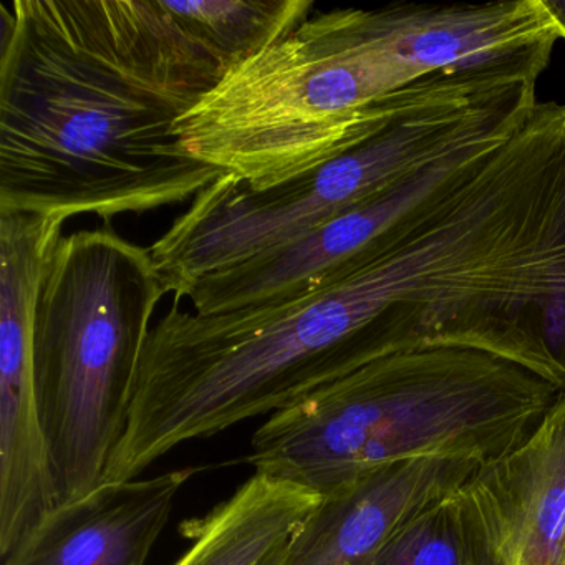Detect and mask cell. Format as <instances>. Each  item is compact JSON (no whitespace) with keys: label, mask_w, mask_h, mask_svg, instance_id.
I'll return each mask as SVG.
<instances>
[{"label":"cell","mask_w":565,"mask_h":565,"mask_svg":"<svg viewBox=\"0 0 565 565\" xmlns=\"http://www.w3.org/2000/svg\"><path fill=\"white\" fill-rule=\"evenodd\" d=\"M0 18V211L111 221L223 177L177 125L226 71L161 0H12Z\"/></svg>","instance_id":"cell-1"},{"label":"cell","mask_w":565,"mask_h":565,"mask_svg":"<svg viewBox=\"0 0 565 565\" xmlns=\"http://www.w3.org/2000/svg\"><path fill=\"white\" fill-rule=\"evenodd\" d=\"M561 395L479 350L395 353L270 415L244 461L320 495L413 459L486 465L524 443Z\"/></svg>","instance_id":"cell-2"},{"label":"cell","mask_w":565,"mask_h":565,"mask_svg":"<svg viewBox=\"0 0 565 565\" xmlns=\"http://www.w3.org/2000/svg\"><path fill=\"white\" fill-rule=\"evenodd\" d=\"M537 107L535 85L501 72L438 74L409 85L395 117L340 157L254 190L223 174L150 247L178 300L204 277L296 243L337 214L471 145L505 140Z\"/></svg>","instance_id":"cell-3"},{"label":"cell","mask_w":565,"mask_h":565,"mask_svg":"<svg viewBox=\"0 0 565 565\" xmlns=\"http://www.w3.org/2000/svg\"><path fill=\"white\" fill-rule=\"evenodd\" d=\"M168 290L150 249L111 230L62 237L45 270L34 376L55 502L97 488L124 438L154 310Z\"/></svg>","instance_id":"cell-4"},{"label":"cell","mask_w":565,"mask_h":565,"mask_svg":"<svg viewBox=\"0 0 565 565\" xmlns=\"http://www.w3.org/2000/svg\"><path fill=\"white\" fill-rule=\"evenodd\" d=\"M505 140L471 145L443 158L337 214L296 243L204 277L188 299L200 316H220L287 302L333 286L350 276L399 221L455 184Z\"/></svg>","instance_id":"cell-5"},{"label":"cell","mask_w":565,"mask_h":565,"mask_svg":"<svg viewBox=\"0 0 565 565\" xmlns=\"http://www.w3.org/2000/svg\"><path fill=\"white\" fill-rule=\"evenodd\" d=\"M359 14L369 41L406 85L472 72L539 78L561 39L542 0L390 4Z\"/></svg>","instance_id":"cell-6"},{"label":"cell","mask_w":565,"mask_h":565,"mask_svg":"<svg viewBox=\"0 0 565 565\" xmlns=\"http://www.w3.org/2000/svg\"><path fill=\"white\" fill-rule=\"evenodd\" d=\"M461 492L495 565H565V393Z\"/></svg>","instance_id":"cell-7"},{"label":"cell","mask_w":565,"mask_h":565,"mask_svg":"<svg viewBox=\"0 0 565 565\" xmlns=\"http://www.w3.org/2000/svg\"><path fill=\"white\" fill-rule=\"evenodd\" d=\"M200 471L100 482L55 505L4 555V565H147L181 489Z\"/></svg>","instance_id":"cell-8"},{"label":"cell","mask_w":565,"mask_h":565,"mask_svg":"<svg viewBox=\"0 0 565 565\" xmlns=\"http://www.w3.org/2000/svg\"><path fill=\"white\" fill-rule=\"evenodd\" d=\"M479 466L459 459H413L322 495L280 565H370L406 521L459 491Z\"/></svg>","instance_id":"cell-9"},{"label":"cell","mask_w":565,"mask_h":565,"mask_svg":"<svg viewBox=\"0 0 565 565\" xmlns=\"http://www.w3.org/2000/svg\"><path fill=\"white\" fill-rule=\"evenodd\" d=\"M320 501L312 489L254 472L204 518L184 522L193 544L173 565H280Z\"/></svg>","instance_id":"cell-10"},{"label":"cell","mask_w":565,"mask_h":565,"mask_svg":"<svg viewBox=\"0 0 565 565\" xmlns=\"http://www.w3.org/2000/svg\"><path fill=\"white\" fill-rule=\"evenodd\" d=\"M181 31L224 71L292 34L310 18L312 0H161Z\"/></svg>","instance_id":"cell-11"},{"label":"cell","mask_w":565,"mask_h":565,"mask_svg":"<svg viewBox=\"0 0 565 565\" xmlns=\"http://www.w3.org/2000/svg\"><path fill=\"white\" fill-rule=\"evenodd\" d=\"M461 489L413 515L370 565H495Z\"/></svg>","instance_id":"cell-12"},{"label":"cell","mask_w":565,"mask_h":565,"mask_svg":"<svg viewBox=\"0 0 565 565\" xmlns=\"http://www.w3.org/2000/svg\"><path fill=\"white\" fill-rule=\"evenodd\" d=\"M551 18L557 25L561 39H565V0H542Z\"/></svg>","instance_id":"cell-13"}]
</instances>
